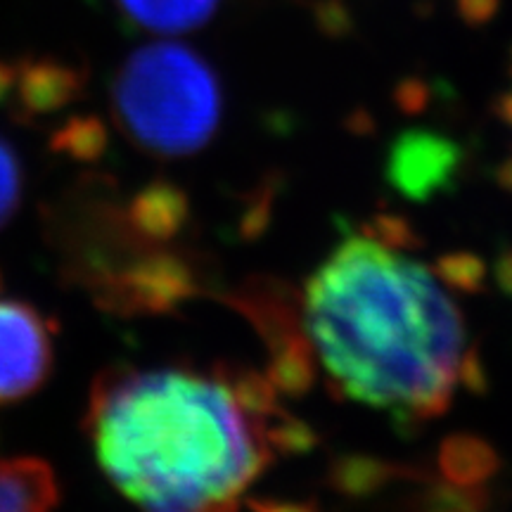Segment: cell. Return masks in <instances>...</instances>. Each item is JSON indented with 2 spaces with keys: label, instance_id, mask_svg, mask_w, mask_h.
I'll return each mask as SVG.
<instances>
[{
  "label": "cell",
  "instance_id": "18",
  "mask_svg": "<svg viewBox=\"0 0 512 512\" xmlns=\"http://www.w3.org/2000/svg\"><path fill=\"white\" fill-rule=\"evenodd\" d=\"M427 95L430 93H427L425 83L418 79H408L399 86V105L408 107V110H418V107H422V102L427 100Z\"/></svg>",
  "mask_w": 512,
  "mask_h": 512
},
{
  "label": "cell",
  "instance_id": "21",
  "mask_svg": "<svg viewBox=\"0 0 512 512\" xmlns=\"http://www.w3.org/2000/svg\"><path fill=\"white\" fill-rule=\"evenodd\" d=\"M496 114L505 121V124L512 126V91H505L503 95H498V98H496Z\"/></svg>",
  "mask_w": 512,
  "mask_h": 512
},
{
  "label": "cell",
  "instance_id": "22",
  "mask_svg": "<svg viewBox=\"0 0 512 512\" xmlns=\"http://www.w3.org/2000/svg\"><path fill=\"white\" fill-rule=\"evenodd\" d=\"M498 280H501V285L512 294V252L505 254L501 264H498Z\"/></svg>",
  "mask_w": 512,
  "mask_h": 512
},
{
  "label": "cell",
  "instance_id": "19",
  "mask_svg": "<svg viewBox=\"0 0 512 512\" xmlns=\"http://www.w3.org/2000/svg\"><path fill=\"white\" fill-rule=\"evenodd\" d=\"M247 505L249 512H316V508H311V505L290 501H259V498H252Z\"/></svg>",
  "mask_w": 512,
  "mask_h": 512
},
{
  "label": "cell",
  "instance_id": "10",
  "mask_svg": "<svg viewBox=\"0 0 512 512\" xmlns=\"http://www.w3.org/2000/svg\"><path fill=\"white\" fill-rule=\"evenodd\" d=\"M133 27L152 34H185L200 29L219 10L221 0H114Z\"/></svg>",
  "mask_w": 512,
  "mask_h": 512
},
{
  "label": "cell",
  "instance_id": "13",
  "mask_svg": "<svg viewBox=\"0 0 512 512\" xmlns=\"http://www.w3.org/2000/svg\"><path fill=\"white\" fill-rule=\"evenodd\" d=\"M24 174L19 157L8 140L0 138V228L8 226L22 202Z\"/></svg>",
  "mask_w": 512,
  "mask_h": 512
},
{
  "label": "cell",
  "instance_id": "15",
  "mask_svg": "<svg viewBox=\"0 0 512 512\" xmlns=\"http://www.w3.org/2000/svg\"><path fill=\"white\" fill-rule=\"evenodd\" d=\"M437 275L446 285L458 287V290H465V292H475L484 285L486 266L484 261L475 254H467V252L446 254L439 259Z\"/></svg>",
  "mask_w": 512,
  "mask_h": 512
},
{
  "label": "cell",
  "instance_id": "12",
  "mask_svg": "<svg viewBox=\"0 0 512 512\" xmlns=\"http://www.w3.org/2000/svg\"><path fill=\"white\" fill-rule=\"evenodd\" d=\"M50 147L76 162H95L107 147V128L98 117H72L57 128Z\"/></svg>",
  "mask_w": 512,
  "mask_h": 512
},
{
  "label": "cell",
  "instance_id": "6",
  "mask_svg": "<svg viewBox=\"0 0 512 512\" xmlns=\"http://www.w3.org/2000/svg\"><path fill=\"white\" fill-rule=\"evenodd\" d=\"M460 150L451 138L432 131H406L387 155V181L396 192L425 202L456 185Z\"/></svg>",
  "mask_w": 512,
  "mask_h": 512
},
{
  "label": "cell",
  "instance_id": "2",
  "mask_svg": "<svg viewBox=\"0 0 512 512\" xmlns=\"http://www.w3.org/2000/svg\"><path fill=\"white\" fill-rule=\"evenodd\" d=\"M304 335L344 399L401 422L437 418L460 384L484 380L437 275L370 228L347 235L309 278Z\"/></svg>",
  "mask_w": 512,
  "mask_h": 512
},
{
  "label": "cell",
  "instance_id": "17",
  "mask_svg": "<svg viewBox=\"0 0 512 512\" xmlns=\"http://www.w3.org/2000/svg\"><path fill=\"white\" fill-rule=\"evenodd\" d=\"M456 10L467 27L477 29L494 22L501 10V0H456Z\"/></svg>",
  "mask_w": 512,
  "mask_h": 512
},
{
  "label": "cell",
  "instance_id": "8",
  "mask_svg": "<svg viewBox=\"0 0 512 512\" xmlns=\"http://www.w3.org/2000/svg\"><path fill=\"white\" fill-rule=\"evenodd\" d=\"M126 223L147 245H171L190 221V202L169 181L145 185L124 207Z\"/></svg>",
  "mask_w": 512,
  "mask_h": 512
},
{
  "label": "cell",
  "instance_id": "20",
  "mask_svg": "<svg viewBox=\"0 0 512 512\" xmlns=\"http://www.w3.org/2000/svg\"><path fill=\"white\" fill-rule=\"evenodd\" d=\"M15 86V62H0V105L10 100Z\"/></svg>",
  "mask_w": 512,
  "mask_h": 512
},
{
  "label": "cell",
  "instance_id": "3",
  "mask_svg": "<svg viewBox=\"0 0 512 512\" xmlns=\"http://www.w3.org/2000/svg\"><path fill=\"white\" fill-rule=\"evenodd\" d=\"M110 95L117 126L147 155H195L219 131L221 81L185 43L157 41L133 50L121 62Z\"/></svg>",
  "mask_w": 512,
  "mask_h": 512
},
{
  "label": "cell",
  "instance_id": "7",
  "mask_svg": "<svg viewBox=\"0 0 512 512\" xmlns=\"http://www.w3.org/2000/svg\"><path fill=\"white\" fill-rule=\"evenodd\" d=\"M86 72L60 57H22L15 62L10 100L19 119H38L60 112L83 91Z\"/></svg>",
  "mask_w": 512,
  "mask_h": 512
},
{
  "label": "cell",
  "instance_id": "11",
  "mask_svg": "<svg viewBox=\"0 0 512 512\" xmlns=\"http://www.w3.org/2000/svg\"><path fill=\"white\" fill-rule=\"evenodd\" d=\"M439 467L448 482L470 489L494 475L496 453L477 437H453L441 446Z\"/></svg>",
  "mask_w": 512,
  "mask_h": 512
},
{
  "label": "cell",
  "instance_id": "9",
  "mask_svg": "<svg viewBox=\"0 0 512 512\" xmlns=\"http://www.w3.org/2000/svg\"><path fill=\"white\" fill-rule=\"evenodd\" d=\"M60 496V482L46 460H0V512H53Z\"/></svg>",
  "mask_w": 512,
  "mask_h": 512
},
{
  "label": "cell",
  "instance_id": "4",
  "mask_svg": "<svg viewBox=\"0 0 512 512\" xmlns=\"http://www.w3.org/2000/svg\"><path fill=\"white\" fill-rule=\"evenodd\" d=\"M200 285L190 256L164 245L145 249L91 294L100 309L117 316H155L188 304Z\"/></svg>",
  "mask_w": 512,
  "mask_h": 512
},
{
  "label": "cell",
  "instance_id": "14",
  "mask_svg": "<svg viewBox=\"0 0 512 512\" xmlns=\"http://www.w3.org/2000/svg\"><path fill=\"white\" fill-rule=\"evenodd\" d=\"M332 477H335L339 489L347 491V494H366V491H373L387 482L392 477V470L384 463L358 458L339 463Z\"/></svg>",
  "mask_w": 512,
  "mask_h": 512
},
{
  "label": "cell",
  "instance_id": "1",
  "mask_svg": "<svg viewBox=\"0 0 512 512\" xmlns=\"http://www.w3.org/2000/svg\"><path fill=\"white\" fill-rule=\"evenodd\" d=\"M83 432L102 475L140 512H238L275 453L313 444L254 370L114 366L95 377Z\"/></svg>",
  "mask_w": 512,
  "mask_h": 512
},
{
  "label": "cell",
  "instance_id": "16",
  "mask_svg": "<svg viewBox=\"0 0 512 512\" xmlns=\"http://www.w3.org/2000/svg\"><path fill=\"white\" fill-rule=\"evenodd\" d=\"M313 19H316L318 29L332 38L347 36L354 27L347 0H318L313 5Z\"/></svg>",
  "mask_w": 512,
  "mask_h": 512
},
{
  "label": "cell",
  "instance_id": "23",
  "mask_svg": "<svg viewBox=\"0 0 512 512\" xmlns=\"http://www.w3.org/2000/svg\"><path fill=\"white\" fill-rule=\"evenodd\" d=\"M510 74H512V50H510Z\"/></svg>",
  "mask_w": 512,
  "mask_h": 512
},
{
  "label": "cell",
  "instance_id": "5",
  "mask_svg": "<svg viewBox=\"0 0 512 512\" xmlns=\"http://www.w3.org/2000/svg\"><path fill=\"white\" fill-rule=\"evenodd\" d=\"M53 363V323L31 304L0 302V406L36 394Z\"/></svg>",
  "mask_w": 512,
  "mask_h": 512
}]
</instances>
